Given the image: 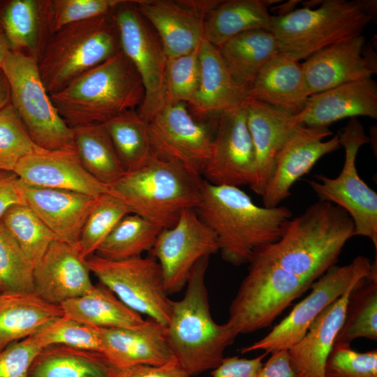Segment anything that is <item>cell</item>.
Returning <instances> with one entry per match:
<instances>
[{
  "instance_id": "obj_1",
  "label": "cell",
  "mask_w": 377,
  "mask_h": 377,
  "mask_svg": "<svg viewBox=\"0 0 377 377\" xmlns=\"http://www.w3.org/2000/svg\"><path fill=\"white\" fill-rule=\"evenodd\" d=\"M195 210L215 233L221 258L235 266L249 263L259 249L278 241L293 218L286 207H260L239 187L205 180Z\"/></svg>"
},
{
  "instance_id": "obj_2",
  "label": "cell",
  "mask_w": 377,
  "mask_h": 377,
  "mask_svg": "<svg viewBox=\"0 0 377 377\" xmlns=\"http://www.w3.org/2000/svg\"><path fill=\"white\" fill-rule=\"evenodd\" d=\"M354 236L349 214L332 202L319 201L292 218L278 241L256 253L313 283L335 265L343 246Z\"/></svg>"
},
{
  "instance_id": "obj_3",
  "label": "cell",
  "mask_w": 377,
  "mask_h": 377,
  "mask_svg": "<svg viewBox=\"0 0 377 377\" xmlns=\"http://www.w3.org/2000/svg\"><path fill=\"white\" fill-rule=\"evenodd\" d=\"M209 257L201 258L194 265L183 298L172 300L166 326L174 356L191 376L219 367L226 348L237 337L227 322L219 325L211 315L205 283Z\"/></svg>"
},
{
  "instance_id": "obj_4",
  "label": "cell",
  "mask_w": 377,
  "mask_h": 377,
  "mask_svg": "<svg viewBox=\"0 0 377 377\" xmlns=\"http://www.w3.org/2000/svg\"><path fill=\"white\" fill-rule=\"evenodd\" d=\"M61 117L71 128L104 124L141 106L145 89L134 66L121 51L50 94Z\"/></svg>"
},
{
  "instance_id": "obj_5",
  "label": "cell",
  "mask_w": 377,
  "mask_h": 377,
  "mask_svg": "<svg viewBox=\"0 0 377 377\" xmlns=\"http://www.w3.org/2000/svg\"><path fill=\"white\" fill-rule=\"evenodd\" d=\"M203 181L182 165L153 155L142 167L110 185L109 193L122 200L131 214L165 229L177 223L184 210L195 209Z\"/></svg>"
},
{
  "instance_id": "obj_6",
  "label": "cell",
  "mask_w": 377,
  "mask_h": 377,
  "mask_svg": "<svg viewBox=\"0 0 377 377\" xmlns=\"http://www.w3.org/2000/svg\"><path fill=\"white\" fill-rule=\"evenodd\" d=\"M121 51L112 14L71 24L47 39L37 60L40 77L50 95Z\"/></svg>"
},
{
  "instance_id": "obj_7",
  "label": "cell",
  "mask_w": 377,
  "mask_h": 377,
  "mask_svg": "<svg viewBox=\"0 0 377 377\" xmlns=\"http://www.w3.org/2000/svg\"><path fill=\"white\" fill-rule=\"evenodd\" d=\"M371 21L359 1L326 0L316 9H296L272 15L270 31L279 54L299 61L358 36Z\"/></svg>"
},
{
  "instance_id": "obj_8",
  "label": "cell",
  "mask_w": 377,
  "mask_h": 377,
  "mask_svg": "<svg viewBox=\"0 0 377 377\" xmlns=\"http://www.w3.org/2000/svg\"><path fill=\"white\" fill-rule=\"evenodd\" d=\"M312 283L256 253L230 304L227 323L237 336L269 327Z\"/></svg>"
},
{
  "instance_id": "obj_9",
  "label": "cell",
  "mask_w": 377,
  "mask_h": 377,
  "mask_svg": "<svg viewBox=\"0 0 377 377\" xmlns=\"http://www.w3.org/2000/svg\"><path fill=\"white\" fill-rule=\"evenodd\" d=\"M10 87V103L31 138L40 148L73 145V128L52 103L38 70L37 59L10 52L1 66Z\"/></svg>"
},
{
  "instance_id": "obj_10",
  "label": "cell",
  "mask_w": 377,
  "mask_h": 377,
  "mask_svg": "<svg viewBox=\"0 0 377 377\" xmlns=\"http://www.w3.org/2000/svg\"><path fill=\"white\" fill-rule=\"evenodd\" d=\"M345 150V160L339 175L330 178L316 175L309 184L319 201L332 202L343 209L351 217L355 235L371 240L377 249V193L360 178L355 161L360 148L371 142L362 124L351 118L338 134Z\"/></svg>"
},
{
  "instance_id": "obj_11",
  "label": "cell",
  "mask_w": 377,
  "mask_h": 377,
  "mask_svg": "<svg viewBox=\"0 0 377 377\" xmlns=\"http://www.w3.org/2000/svg\"><path fill=\"white\" fill-rule=\"evenodd\" d=\"M86 262L99 283L128 307L168 325L172 300L165 287L161 267L154 257L112 260L94 254Z\"/></svg>"
},
{
  "instance_id": "obj_12",
  "label": "cell",
  "mask_w": 377,
  "mask_h": 377,
  "mask_svg": "<svg viewBox=\"0 0 377 377\" xmlns=\"http://www.w3.org/2000/svg\"><path fill=\"white\" fill-rule=\"evenodd\" d=\"M376 259L371 262L364 256L355 258L343 266L334 265L311 286V293L292 309L265 337L242 348V353L263 350L267 354L288 350L305 335L318 315L340 297L359 277L368 275Z\"/></svg>"
},
{
  "instance_id": "obj_13",
  "label": "cell",
  "mask_w": 377,
  "mask_h": 377,
  "mask_svg": "<svg viewBox=\"0 0 377 377\" xmlns=\"http://www.w3.org/2000/svg\"><path fill=\"white\" fill-rule=\"evenodd\" d=\"M218 117L207 122L199 121L189 112L186 103H165L148 122L152 154L202 176Z\"/></svg>"
},
{
  "instance_id": "obj_14",
  "label": "cell",
  "mask_w": 377,
  "mask_h": 377,
  "mask_svg": "<svg viewBox=\"0 0 377 377\" xmlns=\"http://www.w3.org/2000/svg\"><path fill=\"white\" fill-rule=\"evenodd\" d=\"M122 52L139 74L145 98L138 110L147 123L164 105L167 57L156 34L138 10L135 1H122L114 10Z\"/></svg>"
},
{
  "instance_id": "obj_15",
  "label": "cell",
  "mask_w": 377,
  "mask_h": 377,
  "mask_svg": "<svg viewBox=\"0 0 377 377\" xmlns=\"http://www.w3.org/2000/svg\"><path fill=\"white\" fill-rule=\"evenodd\" d=\"M219 251L215 233L193 209L184 210L177 223L162 229L149 252L159 263L168 295L180 292L202 257Z\"/></svg>"
},
{
  "instance_id": "obj_16",
  "label": "cell",
  "mask_w": 377,
  "mask_h": 377,
  "mask_svg": "<svg viewBox=\"0 0 377 377\" xmlns=\"http://www.w3.org/2000/svg\"><path fill=\"white\" fill-rule=\"evenodd\" d=\"M256 156L244 102L221 112L202 175L213 185L239 187L254 179Z\"/></svg>"
},
{
  "instance_id": "obj_17",
  "label": "cell",
  "mask_w": 377,
  "mask_h": 377,
  "mask_svg": "<svg viewBox=\"0 0 377 377\" xmlns=\"http://www.w3.org/2000/svg\"><path fill=\"white\" fill-rule=\"evenodd\" d=\"M332 132L328 127L297 125L277 155L272 172L262 195L263 206H279L290 195L293 185L308 173L323 156L339 148L338 135L324 141Z\"/></svg>"
},
{
  "instance_id": "obj_18",
  "label": "cell",
  "mask_w": 377,
  "mask_h": 377,
  "mask_svg": "<svg viewBox=\"0 0 377 377\" xmlns=\"http://www.w3.org/2000/svg\"><path fill=\"white\" fill-rule=\"evenodd\" d=\"M14 172L27 186L96 197L109 192L108 186L98 182L84 168L74 145L57 149L38 148L19 161Z\"/></svg>"
},
{
  "instance_id": "obj_19",
  "label": "cell",
  "mask_w": 377,
  "mask_h": 377,
  "mask_svg": "<svg viewBox=\"0 0 377 377\" xmlns=\"http://www.w3.org/2000/svg\"><path fill=\"white\" fill-rule=\"evenodd\" d=\"M302 66L309 96L371 78L377 70L376 54L363 35L315 53Z\"/></svg>"
},
{
  "instance_id": "obj_20",
  "label": "cell",
  "mask_w": 377,
  "mask_h": 377,
  "mask_svg": "<svg viewBox=\"0 0 377 377\" xmlns=\"http://www.w3.org/2000/svg\"><path fill=\"white\" fill-rule=\"evenodd\" d=\"M90 272L77 244L55 240L34 267V293L60 305L94 288Z\"/></svg>"
},
{
  "instance_id": "obj_21",
  "label": "cell",
  "mask_w": 377,
  "mask_h": 377,
  "mask_svg": "<svg viewBox=\"0 0 377 377\" xmlns=\"http://www.w3.org/2000/svg\"><path fill=\"white\" fill-rule=\"evenodd\" d=\"M101 353L116 368L162 365L175 359L166 326L147 318L136 327L99 328Z\"/></svg>"
},
{
  "instance_id": "obj_22",
  "label": "cell",
  "mask_w": 377,
  "mask_h": 377,
  "mask_svg": "<svg viewBox=\"0 0 377 377\" xmlns=\"http://www.w3.org/2000/svg\"><path fill=\"white\" fill-rule=\"evenodd\" d=\"M21 186L25 205L60 240L77 244L84 223L99 196L22 182Z\"/></svg>"
},
{
  "instance_id": "obj_23",
  "label": "cell",
  "mask_w": 377,
  "mask_h": 377,
  "mask_svg": "<svg viewBox=\"0 0 377 377\" xmlns=\"http://www.w3.org/2000/svg\"><path fill=\"white\" fill-rule=\"evenodd\" d=\"M244 105L256 156L255 177L250 188L262 196L278 154L299 124L295 116L249 97Z\"/></svg>"
},
{
  "instance_id": "obj_24",
  "label": "cell",
  "mask_w": 377,
  "mask_h": 377,
  "mask_svg": "<svg viewBox=\"0 0 377 377\" xmlns=\"http://www.w3.org/2000/svg\"><path fill=\"white\" fill-rule=\"evenodd\" d=\"M377 119V83L371 77L348 82L309 96L295 116L299 124L328 127L346 117Z\"/></svg>"
},
{
  "instance_id": "obj_25",
  "label": "cell",
  "mask_w": 377,
  "mask_h": 377,
  "mask_svg": "<svg viewBox=\"0 0 377 377\" xmlns=\"http://www.w3.org/2000/svg\"><path fill=\"white\" fill-rule=\"evenodd\" d=\"M200 82L191 105L193 116L205 121L240 105L248 91L239 85L226 66L219 48L202 39L200 45Z\"/></svg>"
},
{
  "instance_id": "obj_26",
  "label": "cell",
  "mask_w": 377,
  "mask_h": 377,
  "mask_svg": "<svg viewBox=\"0 0 377 377\" xmlns=\"http://www.w3.org/2000/svg\"><path fill=\"white\" fill-rule=\"evenodd\" d=\"M138 10L156 31L168 59L186 54L203 39L204 17L180 1L137 0Z\"/></svg>"
},
{
  "instance_id": "obj_27",
  "label": "cell",
  "mask_w": 377,
  "mask_h": 377,
  "mask_svg": "<svg viewBox=\"0 0 377 377\" xmlns=\"http://www.w3.org/2000/svg\"><path fill=\"white\" fill-rule=\"evenodd\" d=\"M363 276L353 281L340 297L327 306L312 322L303 338L288 350L298 377H324L325 361L343 325L350 293Z\"/></svg>"
},
{
  "instance_id": "obj_28",
  "label": "cell",
  "mask_w": 377,
  "mask_h": 377,
  "mask_svg": "<svg viewBox=\"0 0 377 377\" xmlns=\"http://www.w3.org/2000/svg\"><path fill=\"white\" fill-rule=\"evenodd\" d=\"M309 96L302 64L281 54L260 70L248 92V97L293 116Z\"/></svg>"
},
{
  "instance_id": "obj_29",
  "label": "cell",
  "mask_w": 377,
  "mask_h": 377,
  "mask_svg": "<svg viewBox=\"0 0 377 377\" xmlns=\"http://www.w3.org/2000/svg\"><path fill=\"white\" fill-rule=\"evenodd\" d=\"M62 316L60 305L50 304L34 293H1L0 352Z\"/></svg>"
},
{
  "instance_id": "obj_30",
  "label": "cell",
  "mask_w": 377,
  "mask_h": 377,
  "mask_svg": "<svg viewBox=\"0 0 377 377\" xmlns=\"http://www.w3.org/2000/svg\"><path fill=\"white\" fill-rule=\"evenodd\" d=\"M45 1L9 0L1 4L0 29L11 52L38 60L50 35Z\"/></svg>"
},
{
  "instance_id": "obj_31",
  "label": "cell",
  "mask_w": 377,
  "mask_h": 377,
  "mask_svg": "<svg viewBox=\"0 0 377 377\" xmlns=\"http://www.w3.org/2000/svg\"><path fill=\"white\" fill-rule=\"evenodd\" d=\"M262 0L221 1L205 17L203 39L219 47L229 39L246 31H270L272 16Z\"/></svg>"
},
{
  "instance_id": "obj_32",
  "label": "cell",
  "mask_w": 377,
  "mask_h": 377,
  "mask_svg": "<svg viewBox=\"0 0 377 377\" xmlns=\"http://www.w3.org/2000/svg\"><path fill=\"white\" fill-rule=\"evenodd\" d=\"M218 48L233 79L248 92L260 70L279 54L274 36L263 29L240 34Z\"/></svg>"
},
{
  "instance_id": "obj_33",
  "label": "cell",
  "mask_w": 377,
  "mask_h": 377,
  "mask_svg": "<svg viewBox=\"0 0 377 377\" xmlns=\"http://www.w3.org/2000/svg\"><path fill=\"white\" fill-rule=\"evenodd\" d=\"M60 306L64 317L98 328L131 327L145 322L140 314L101 283L87 294L67 300Z\"/></svg>"
},
{
  "instance_id": "obj_34",
  "label": "cell",
  "mask_w": 377,
  "mask_h": 377,
  "mask_svg": "<svg viewBox=\"0 0 377 377\" xmlns=\"http://www.w3.org/2000/svg\"><path fill=\"white\" fill-rule=\"evenodd\" d=\"M117 369L101 352L51 345L36 356L28 377H115Z\"/></svg>"
},
{
  "instance_id": "obj_35",
  "label": "cell",
  "mask_w": 377,
  "mask_h": 377,
  "mask_svg": "<svg viewBox=\"0 0 377 377\" xmlns=\"http://www.w3.org/2000/svg\"><path fill=\"white\" fill-rule=\"evenodd\" d=\"M72 128L73 145L78 157L86 170L96 179L109 186L126 173L103 124Z\"/></svg>"
},
{
  "instance_id": "obj_36",
  "label": "cell",
  "mask_w": 377,
  "mask_h": 377,
  "mask_svg": "<svg viewBox=\"0 0 377 377\" xmlns=\"http://www.w3.org/2000/svg\"><path fill=\"white\" fill-rule=\"evenodd\" d=\"M362 337L377 340V263L352 288L334 344L350 345L355 339Z\"/></svg>"
},
{
  "instance_id": "obj_37",
  "label": "cell",
  "mask_w": 377,
  "mask_h": 377,
  "mask_svg": "<svg viewBox=\"0 0 377 377\" xmlns=\"http://www.w3.org/2000/svg\"><path fill=\"white\" fill-rule=\"evenodd\" d=\"M103 125L126 172L142 167L153 156L148 123L135 110L121 113Z\"/></svg>"
},
{
  "instance_id": "obj_38",
  "label": "cell",
  "mask_w": 377,
  "mask_h": 377,
  "mask_svg": "<svg viewBox=\"0 0 377 377\" xmlns=\"http://www.w3.org/2000/svg\"><path fill=\"white\" fill-rule=\"evenodd\" d=\"M161 228L134 214L123 217L100 245L98 256L121 260L142 256L153 247Z\"/></svg>"
},
{
  "instance_id": "obj_39",
  "label": "cell",
  "mask_w": 377,
  "mask_h": 377,
  "mask_svg": "<svg viewBox=\"0 0 377 377\" xmlns=\"http://www.w3.org/2000/svg\"><path fill=\"white\" fill-rule=\"evenodd\" d=\"M0 226L34 267L50 245L59 239L25 204H17L8 209L0 219Z\"/></svg>"
},
{
  "instance_id": "obj_40",
  "label": "cell",
  "mask_w": 377,
  "mask_h": 377,
  "mask_svg": "<svg viewBox=\"0 0 377 377\" xmlns=\"http://www.w3.org/2000/svg\"><path fill=\"white\" fill-rule=\"evenodd\" d=\"M131 214L127 205L109 192L101 195L89 214L78 242L80 252L87 260L94 255L119 221Z\"/></svg>"
},
{
  "instance_id": "obj_41",
  "label": "cell",
  "mask_w": 377,
  "mask_h": 377,
  "mask_svg": "<svg viewBox=\"0 0 377 377\" xmlns=\"http://www.w3.org/2000/svg\"><path fill=\"white\" fill-rule=\"evenodd\" d=\"M199 51L200 45L186 54L167 59L164 104L191 105L194 101L200 82Z\"/></svg>"
},
{
  "instance_id": "obj_42",
  "label": "cell",
  "mask_w": 377,
  "mask_h": 377,
  "mask_svg": "<svg viewBox=\"0 0 377 377\" xmlns=\"http://www.w3.org/2000/svg\"><path fill=\"white\" fill-rule=\"evenodd\" d=\"M38 148L11 103L0 110V170L14 172L23 157Z\"/></svg>"
},
{
  "instance_id": "obj_43",
  "label": "cell",
  "mask_w": 377,
  "mask_h": 377,
  "mask_svg": "<svg viewBox=\"0 0 377 377\" xmlns=\"http://www.w3.org/2000/svg\"><path fill=\"white\" fill-rule=\"evenodd\" d=\"M34 267L0 226V290L34 293Z\"/></svg>"
},
{
  "instance_id": "obj_44",
  "label": "cell",
  "mask_w": 377,
  "mask_h": 377,
  "mask_svg": "<svg viewBox=\"0 0 377 377\" xmlns=\"http://www.w3.org/2000/svg\"><path fill=\"white\" fill-rule=\"evenodd\" d=\"M122 0H46L45 11L50 34L76 22L109 15Z\"/></svg>"
},
{
  "instance_id": "obj_45",
  "label": "cell",
  "mask_w": 377,
  "mask_h": 377,
  "mask_svg": "<svg viewBox=\"0 0 377 377\" xmlns=\"http://www.w3.org/2000/svg\"><path fill=\"white\" fill-rule=\"evenodd\" d=\"M42 348L62 345L75 348L101 352L99 328L60 317L34 334Z\"/></svg>"
},
{
  "instance_id": "obj_46",
  "label": "cell",
  "mask_w": 377,
  "mask_h": 377,
  "mask_svg": "<svg viewBox=\"0 0 377 377\" xmlns=\"http://www.w3.org/2000/svg\"><path fill=\"white\" fill-rule=\"evenodd\" d=\"M324 377H377V350H353L350 345L334 344L325 361Z\"/></svg>"
},
{
  "instance_id": "obj_47",
  "label": "cell",
  "mask_w": 377,
  "mask_h": 377,
  "mask_svg": "<svg viewBox=\"0 0 377 377\" xmlns=\"http://www.w3.org/2000/svg\"><path fill=\"white\" fill-rule=\"evenodd\" d=\"M42 348L34 335L8 345L0 352V377H28L31 364Z\"/></svg>"
},
{
  "instance_id": "obj_48",
  "label": "cell",
  "mask_w": 377,
  "mask_h": 377,
  "mask_svg": "<svg viewBox=\"0 0 377 377\" xmlns=\"http://www.w3.org/2000/svg\"><path fill=\"white\" fill-rule=\"evenodd\" d=\"M266 353L253 359L238 356L224 357L219 367L212 371V377H256L262 367Z\"/></svg>"
},
{
  "instance_id": "obj_49",
  "label": "cell",
  "mask_w": 377,
  "mask_h": 377,
  "mask_svg": "<svg viewBox=\"0 0 377 377\" xmlns=\"http://www.w3.org/2000/svg\"><path fill=\"white\" fill-rule=\"evenodd\" d=\"M115 377H191L176 360L162 365L140 364L117 369Z\"/></svg>"
},
{
  "instance_id": "obj_50",
  "label": "cell",
  "mask_w": 377,
  "mask_h": 377,
  "mask_svg": "<svg viewBox=\"0 0 377 377\" xmlns=\"http://www.w3.org/2000/svg\"><path fill=\"white\" fill-rule=\"evenodd\" d=\"M17 204H25L20 180L14 172L0 170V219Z\"/></svg>"
},
{
  "instance_id": "obj_51",
  "label": "cell",
  "mask_w": 377,
  "mask_h": 377,
  "mask_svg": "<svg viewBox=\"0 0 377 377\" xmlns=\"http://www.w3.org/2000/svg\"><path fill=\"white\" fill-rule=\"evenodd\" d=\"M256 377H298L294 369L288 350L272 353L269 360L263 363Z\"/></svg>"
},
{
  "instance_id": "obj_52",
  "label": "cell",
  "mask_w": 377,
  "mask_h": 377,
  "mask_svg": "<svg viewBox=\"0 0 377 377\" xmlns=\"http://www.w3.org/2000/svg\"><path fill=\"white\" fill-rule=\"evenodd\" d=\"M185 6L193 9L204 18L206 15L216 7L221 1H180Z\"/></svg>"
},
{
  "instance_id": "obj_53",
  "label": "cell",
  "mask_w": 377,
  "mask_h": 377,
  "mask_svg": "<svg viewBox=\"0 0 377 377\" xmlns=\"http://www.w3.org/2000/svg\"><path fill=\"white\" fill-rule=\"evenodd\" d=\"M10 103V87L8 77L0 66V110Z\"/></svg>"
},
{
  "instance_id": "obj_54",
  "label": "cell",
  "mask_w": 377,
  "mask_h": 377,
  "mask_svg": "<svg viewBox=\"0 0 377 377\" xmlns=\"http://www.w3.org/2000/svg\"><path fill=\"white\" fill-rule=\"evenodd\" d=\"M363 12L372 20L376 15V1H359Z\"/></svg>"
},
{
  "instance_id": "obj_55",
  "label": "cell",
  "mask_w": 377,
  "mask_h": 377,
  "mask_svg": "<svg viewBox=\"0 0 377 377\" xmlns=\"http://www.w3.org/2000/svg\"><path fill=\"white\" fill-rule=\"evenodd\" d=\"M10 52L6 38L0 29V66H2Z\"/></svg>"
},
{
  "instance_id": "obj_56",
  "label": "cell",
  "mask_w": 377,
  "mask_h": 377,
  "mask_svg": "<svg viewBox=\"0 0 377 377\" xmlns=\"http://www.w3.org/2000/svg\"><path fill=\"white\" fill-rule=\"evenodd\" d=\"M1 293V290H0V293Z\"/></svg>"
}]
</instances>
